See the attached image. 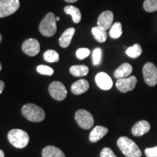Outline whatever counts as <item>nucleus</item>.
Segmentation results:
<instances>
[{
  "label": "nucleus",
  "instance_id": "nucleus-15",
  "mask_svg": "<svg viewBox=\"0 0 157 157\" xmlns=\"http://www.w3.org/2000/svg\"><path fill=\"white\" fill-rule=\"evenodd\" d=\"M109 132L106 127L103 126H96L93 129L90 134V140L92 143H96L105 136Z\"/></svg>",
  "mask_w": 157,
  "mask_h": 157
},
{
  "label": "nucleus",
  "instance_id": "nucleus-8",
  "mask_svg": "<svg viewBox=\"0 0 157 157\" xmlns=\"http://www.w3.org/2000/svg\"><path fill=\"white\" fill-rule=\"evenodd\" d=\"M49 93L55 100L58 101H63L67 96V90L62 82L55 81L49 86Z\"/></svg>",
  "mask_w": 157,
  "mask_h": 157
},
{
  "label": "nucleus",
  "instance_id": "nucleus-18",
  "mask_svg": "<svg viewBox=\"0 0 157 157\" xmlns=\"http://www.w3.org/2000/svg\"><path fill=\"white\" fill-rule=\"evenodd\" d=\"M42 157H66L64 153L60 148L53 146H46L42 150Z\"/></svg>",
  "mask_w": 157,
  "mask_h": 157
},
{
  "label": "nucleus",
  "instance_id": "nucleus-5",
  "mask_svg": "<svg viewBox=\"0 0 157 157\" xmlns=\"http://www.w3.org/2000/svg\"><path fill=\"white\" fill-rule=\"evenodd\" d=\"M76 123L82 129H89L93 126L94 119L93 115L85 109H79L75 113Z\"/></svg>",
  "mask_w": 157,
  "mask_h": 157
},
{
  "label": "nucleus",
  "instance_id": "nucleus-20",
  "mask_svg": "<svg viewBox=\"0 0 157 157\" xmlns=\"http://www.w3.org/2000/svg\"><path fill=\"white\" fill-rule=\"evenodd\" d=\"M70 73L74 76H84L87 75L89 73V68L87 66L84 65H76V66H72L70 68Z\"/></svg>",
  "mask_w": 157,
  "mask_h": 157
},
{
  "label": "nucleus",
  "instance_id": "nucleus-36",
  "mask_svg": "<svg viewBox=\"0 0 157 157\" xmlns=\"http://www.w3.org/2000/svg\"><path fill=\"white\" fill-rule=\"evenodd\" d=\"M2 70V65H1V63H0V71Z\"/></svg>",
  "mask_w": 157,
  "mask_h": 157
},
{
  "label": "nucleus",
  "instance_id": "nucleus-25",
  "mask_svg": "<svg viewBox=\"0 0 157 157\" xmlns=\"http://www.w3.org/2000/svg\"><path fill=\"white\" fill-rule=\"evenodd\" d=\"M143 8L148 13L157 11V0H146L143 2Z\"/></svg>",
  "mask_w": 157,
  "mask_h": 157
},
{
  "label": "nucleus",
  "instance_id": "nucleus-1",
  "mask_svg": "<svg viewBox=\"0 0 157 157\" xmlns=\"http://www.w3.org/2000/svg\"><path fill=\"white\" fill-rule=\"evenodd\" d=\"M117 146L127 157H140L142 155V152L136 143L127 137H119L117 140Z\"/></svg>",
  "mask_w": 157,
  "mask_h": 157
},
{
  "label": "nucleus",
  "instance_id": "nucleus-10",
  "mask_svg": "<svg viewBox=\"0 0 157 157\" xmlns=\"http://www.w3.org/2000/svg\"><path fill=\"white\" fill-rule=\"evenodd\" d=\"M22 50L25 54L29 56H35L40 51V44L38 40L35 39H28L23 42Z\"/></svg>",
  "mask_w": 157,
  "mask_h": 157
},
{
  "label": "nucleus",
  "instance_id": "nucleus-31",
  "mask_svg": "<svg viewBox=\"0 0 157 157\" xmlns=\"http://www.w3.org/2000/svg\"><path fill=\"white\" fill-rule=\"evenodd\" d=\"M4 88H5V83L2 81H0V95L2 93Z\"/></svg>",
  "mask_w": 157,
  "mask_h": 157
},
{
  "label": "nucleus",
  "instance_id": "nucleus-30",
  "mask_svg": "<svg viewBox=\"0 0 157 157\" xmlns=\"http://www.w3.org/2000/svg\"><path fill=\"white\" fill-rule=\"evenodd\" d=\"M147 157H157V146L153 148H147L145 150Z\"/></svg>",
  "mask_w": 157,
  "mask_h": 157
},
{
  "label": "nucleus",
  "instance_id": "nucleus-14",
  "mask_svg": "<svg viewBox=\"0 0 157 157\" xmlns=\"http://www.w3.org/2000/svg\"><path fill=\"white\" fill-rule=\"evenodd\" d=\"M90 87L89 82L86 79H79L71 85V90L74 95H81L87 92Z\"/></svg>",
  "mask_w": 157,
  "mask_h": 157
},
{
  "label": "nucleus",
  "instance_id": "nucleus-13",
  "mask_svg": "<svg viewBox=\"0 0 157 157\" xmlns=\"http://www.w3.org/2000/svg\"><path fill=\"white\" fill-rule=\"evenodd\" d=\"M151 125L146 120H141L137 121L132 128V133L135 136L139 137L146 134L150 130Z\"/></svg>",
  "mask_w": 157,
  "mask_h": 157
},
{
  "label": "nucleus",
  "instance_id": "nucleus-34",
  "mask_svg": "<svg viewBox=\"0 0 157 157\" xmlns=\"http://www.w3.org/2000/svg\"><path fill=\"white\" fill-rule=\"evenodd\" d=\"M2 35L0 34V43L2 42Z\"/></svg>",
  "mask_w": 157,
  "mask_h": 157
},
{
  "label": "nucleus",
  "instance_id": "nucleus-16",
  "mask_svg": "<svg viewBox=\"0 0 157 157\" xmlns=\"http://www.w3.org/2000/svg\"><path fill=\"white\" fill-rule=\"evenodd\" d=\"M74 33H75V29L74 28H69L66 29L59 39V44L63 48H68L70 45Z\"/></svg>",
  "mask_w": 157,
  "mask_h": 157
},
{
  "label": "nucleus",
  "instance_id": "nucleus-22",
  "mask_svg": "<svg viewBox=\"0 0 157 157\" xmlns=\"http://www.w3.org/2000/svg\"><path fill=\"white\" fill-rule=\"evenodd\" d=\"M122 34V25L121 23L116 22L110 28L109 36L112 39L119 38Z\"/></svg>",
  "mask_w": 157,
  "mask_h": 157
},
{
  "label": "nucleus",
  "instance_id": "nucleus-24",
  "mask_svg": "<svg viewBox=\"0 0 157 157\" xmlns=\"http://www.w3.org/2000/svg\"><path fill=\"white\" fill-rule=\"evenodd\" d=\"M44 59L48 63H56L59 60V54L56 50H48L44 53Z\"/></svg>",
  "mask_w": 157,
  "mask_h": 157
},
{
  "label": "nucleus",
  "instance_id": "nucleus-3",
  "mask_svg": "<svg viewBox=\"0 0 157 157\" xmlns=\"http://www.w3.org/2000/svg\"><path fill=\"white\" fill-rule=\"evenodd\" d=\"M56 17L53 13H49L45 15L39 24V31L43 36H52L57 31Z\"/></svg>",
  "mask_w": 157,
  "mask_h": 157
},
{
  "label": "nucleus",
  "instance_id": "nucleus-11",
  "mask_svg": "<svg viewBox=\"0 0 157 157\" xmlns=\"http://www.w3.org/2000/svg\"><path fill=\"white\" fill-rule=\"evenodd\" d=\"M113 13L111 11H104L99 15L98 19V26L103 29V30H108L111 28L113 24Z\"/></svg>",
  "mask_w": 157,
  "mask_h": 157
},
{
  "label": "nucleus",
  "instance_id": "nucleus-17",
  "mask_svg": "<svg viewBox=\"0 0 157 157\" xmlns=\"http://www.w3.org/2000/svg\"><path fill=\"white\" fill-rule=\"evenodd\" d=\"M132 66L128 63H124L121 64L114 72V77L119 78H126L132 74Z\"/></svg>",
  "mask_w": 157,
  "mask_h": 157
},
{
  "label": "nucleus",
  "instance_id": "nucleus-19",
  "mask_svg": "<svg viewBox=\"0 0 157 157\" xmlns=\"http://www.w3.org/2000/svg\"><path fill=\"white\" fill-rule=\"evenodd\" d=\"M64 12L68 15H71L74 23H78L81 21L82 14L79 9L72 5H68L64 7Z\"/></svg>",
  "mask_w": 157,
  "mask_h": 157
},
{
  "label": "nucleus",
  "instance_id": "nucleus-27",
  "mask_svg": "<svg viewBox=\"0 0 157 157\" xmlns=\"http://www.w3.org/2000/svg\"><path fill=\"white\" fill-rule=\"evenodd\" d=\"M37 72L39 74H42V75H48L51 76L54 74V70L50 66H44V65H40L38 66L36 68Z\"/></svg>",
  "mask_w": 157,
  "mask_h": 157
},
{
  "label": "nucleus",
  "instance_id": "nucleus-35",
  "mask_svg": "<svg viewBox=\"0 0 157 157\" xmlns=\"http://www.w3.org/2000/svg\"><path fill=\"white\" fill-rule=\"evenodd\" d=\"M56 21H60V17H56Z\"/></svg>",
  "mask_w": 157,
  "mask_h": 157
},
{
  "label": "nucleus",
  "instance_id": "nucleus-7",
  "mask_svg": "<svg viewBox=\"0 0 157 157\" xmlns=\"http://www.w3.org/2000/svg\"><path fill=\"white\" fill-rule=\"evenodd\" d=\"M19 7V0H0V18L13 15Z\"/></svg>",
  "mask_w": 157,
  "mask_h": 157
},
{
  "label": "nucleus",
  "instance_id": "nucleus-23",
  "mask_svg": "<svg viewBox=\"0 0 157 157\" xmlns=\"http://www.w3.org/2000/svg\"><path fill=\"white\" fill-rule=\"evenodd\" d=\"M143 50L139 44H135L133 46L129 47L126 50V54L129 58H137L142 54Z\"/></svg>",
  "mask_w": 157,
  "mask_h": 157
},
{
  "label": "nucleus",
  "instance_id": "nucleus-4",
  "mask_svg": "<svg viewBox=\"0 0 157 157\" xmlns=\"http://www.w3.org/2000/svg\"><path fill=\"white\" fill-rule=\"evenodd\" d=\"M9 142L17 148H25L29 142V134L20 129H13L7 134Z\"/></svg>",
  "mask_w": 157,
  "mask_h": 157
},
{
  "label": "nucleus",
  "instance_id": "nucleus-28",
  "mask_svg": "<svg viewBox=\"0 0 157 157\" xmlns=\"http://www.w3.org/2000/svg\"><path fill=\"white\" fill-rule=\"evenodd\" d=\"M90 50L87 48H79L76 52V56L79 60H83L90 56Z\"/></svg>",
  "mask_w": 157,
  "mask_h": 157
},
{
  "label": "nucleus",
  "instance_id": "nucleus-21",
  "mask_svg": "<svg viewBox=\"0 0 157 157\" xmlns=\"http://www.w3.org/2000/svg\"><path fill=\"white\" fill-rule=\"evenodd\" d=\"M92 34H93L94 38L97 42L100 43H103L107 39V33L106 31L103 30V29L100 28L99 26L93 27L92 29Z\"/></svg>",
  "mask_w": 157,
  "mask_h": 157
},
{
  "label": "nucleus",
  "instance_id": "nucleus-12",
  "mask_svg": "<svg viewBox=\"0 0 157 157\" xmlns=\"http://www.w3.org/2000/svg\"><path fill=\"white\" fill-rule=\"evenodd\" d=\"M95 82L98 87L103 90H109L111 89L113 86L112 79L105 72H100L96 75Z\"/></svg>",
  "mask_w": 157,
  "mask_h": 157
},
{
  "label": "nucleus",
  "instance_id": "nucleus-29",
  "mask_svg": "<svg viewBox=\"0 0 157 157\" xmlns=\"http://www.w3.org/2000/svg\"><path fill=\"white\" fill-rule=\"evenodd\" d=\"M101 157H117L110 148H104L101 152Z\"/></svg>",
  "mask_w": 157,
  "mask_h": 157
},
{
  "label": "nucleus",
  "instance_id": "nucleus-9",
  "mask_svg": "<svg viewBox=\"0 0 157 157\" xmlns=\"http://www.w3.org/2000/svg\"><path fill=\"white\" fill-rule=\"evenodd\" d=\"M137 82V78L135 76H131L126 78H119L116 83V86L121 93H126L135 89Z\"/></svg>",
  "mask_w": 157,
  "mask_h": 157
},
{
  "label": "nucleus",
  "instance_id": "nucleus-33",
  "mask_svg": "<svg viewBox=\"0 0 157 157\" xmlns=\"http://www.w3.org/2000/svg\"><path fill=\"white\" fill-rule=\"evenodd\" d=\"M0 157H5V153L2 150H0Z\"/></svg>",
  "mask_w": 157,
  "mask_h": 157
},
{
  "label": "nucleus",
  "instance_id": "nucleus-32",
  "mask_svg": "<svg viewBox=\"0 0 157 157\" xmlns=\"http://www.w3.org/2000/svg\"><path fill=\"white\" fill-rule=\"evenodd\" d=\"M64 1L68 3H74L76 2H77L78 0H64Z\"/></svg>",
  "mask_w": 157,
  "mask_h": 157
},
{
  "label": "nucleus",
  "instance_id": "nucleus-6",
  "mask_svg": "<svg viewBox=\"0 0 157 157\" xmlns=\"http://www.w3.org/2000/svg\"><path fill=\"white\" fill-rule=\"evenodd\" d=\"M143 74L145 82L150 87L157 84V68L152 63H146L143 68Z\"/></svg>",
  "mask_w": 157,
  "mask_h": 157
},
{
  "label": "nucleus",
  "instance_id": "nucleus-26",
  "mask_svg": "<svg viewBox=\"0 0 157 157\" xmlns=\"http://www.w3.org/2000/svg\"><path fill=\"white\" fill-rule=\"evenodd\" d=\"M102 50L100 48H95L93 52V63L94 66H98L101 63L102 60Z\"/></svg>",
  "mask_w": 157,
  "mask_h": 157
},
{
  "label": "nucleus",
  "instance_id": "nucleus-2",
  "mask_svg": "<svg viewBox=\"0 0 157 157\" xmlns=\"http://www.w3.org/2000/svg\"><path fill=\"white\" fill-rule=\"evenodd\" d=\"M21 111L25 119L33 122H40L45 119V112L44 110L35 104H25L23 106Z\"/></svg>",
  "mask_w": 157,
  "mask_h": 157
}]
</instances>
